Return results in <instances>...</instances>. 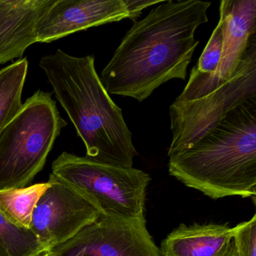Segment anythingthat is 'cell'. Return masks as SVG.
Masks as SVG:
<instances>
[{"label":"cell","mask_w":256,"mask_h":256,"mask_svg":"<svg viewBox=\"0 0 256 256\" xmlns=\"http://www.w3.org/2000/svg\"><path fill=\"white\" fill-rule=\"evenodd\" d=\"M211 2L163 0L136 22L102 72L108 94L138 102L172 79L185 80L199 41L194 32L208 22Z\"/></svg>","instance_id":"cell-1"},{"label":"cell","mask_w":256,"mask_h":256,"mask_svg":"<svg viewBox=\"0 0 256 256\" xmlns=\"http://www.w3.org/2000/svg\"><path fill=\"white\" fill-rule=\"evenodd\" d=\"M56 100L84 144L86 156L133 167L138 155L122 110L114 102L95 68L92 55L78 58L61 49L40 60Z\"/></svg>","instance_id":"cell-2"},{"label":"cell","mask_w":256,"mask_h":256,"mask_svg":"<svg viewBox=\"0 0 256 256\" xmlns=\"http://www.w3.org/2000/svg\"><path fill=\"white\" fill-rule=\"evenodd\" d=\"M168 158L172 176L212 199L254 198L256 97L234 108L194 144Z\"/></svg>","instance_id":"cell-3"},{"label":"cell","mask_w":256,"mask_h":256,"mask_svg":"<svg viewBox=\"0 0 256 256\" xmlns=\"http://www.w3.org/2000/svg\"><path fill=\"white\" fill-rule=\"evenodd\" d=\"M66 126L52 94L38 90L28 98L0 132V190L28 186Z\"/></svg>","instance_id":"cell-4"},{"label":"cell","mask_w":256,"mask_h":256,"mask_svg":"<svg viewBox=\"0 0 256 256\" xmlns=\"http://www.w3.org/2000/svg\"><path fill=\"white\" fill-rule=\"evenodd\" d=\"M50 176L88 198L102 215L145 220L146 188L150 178L144 170L64 152L52 163Z\"/></svg>","instance_id":"cell-5"},{"label":"cell","mask_w":256,"mask_h":256,"mask_svg":"<svg viewBox=\"0 0 256 256\" xmlns=\"http://www.w3.org/2000/svg\"><path fill=\"white\" fill-rule=\"evenodd\" d=\"M224 43L218 68L212 74L194 67L186 86L170 106V118L212 95L236 71L256 32V0H222L220 6Z\"/></svg>","instance_id":"cell-6"},{"label":"cell","mask_w":256,"mask_h":256,"mask_svg":"<svg viewBox=\"0 0 256 256\" xmlns=\"http://www.w3.org/2000/svg\"><path fill=\"white\" fill-rule=\"evenodd\" d=\"M256 97V36L246 49L232 77L208 98L172 116V139L168 156L194 144L228 112L246 100Z\"/></svg>","instance_id":"cell-7"},{"label":"cell","mask_w":256,"mask_h":256,"mask_svg":"<svg viewBox=\"0 0 256 256\" xmlns=\"http://www.w3.org/2000/svg\"><path fill=\"white\" fill-rule=\"evenodd\" d=\"M163 0H54L37 25V42L50 43L94 26L136 20Z\"/></svg>","instance_id":"cell-8"},{"label":"cell","mask_w":256,"mask_h":256,"mask_svg":"<svg viewBox=\"0 0 256 256\" xmlns=\"http://www.w3.org/2000/svg\"><path fill=\"white\" fill-rule=\"evenodd\" d=\"M48 180L50 187L36 206L30 229L50 252L96 221L102 214L82 193L52 176Z\"/></svg>","instance_id":"cell-9"},{"label":"cell","mask_w":256,"mask_h":256,"mask_svg":"<svg viewBox=\"0 0 256 256\" xmlns=\"http://www.w3.org/2000/svg\"><path fill=\"white\" fill-rule=\"evenodd\" d=\"M50 252L54 256H161L145 220L104 215Z\"/></svg>","instance_id":"cell-10"},{"label":"cell","mask_w":256,"mask_h":256,"mask_svg":"<svg viewBox=\"0 0 256 256\" xmlns=\"http://www.w3.org/2000/svg\"><path fill=\"white\" fill-rule=\"evenodd\" d=\"M54 0H0V65L37 42V25Z\"/></svg>","instance_id":"cell-11"},{"label":"cell","mask_w":256,"mask_h":256,"mask_svg":"<svg viewBox=\"0 0 256 256\" xmlns=\"http://www.w3.org/2000/svg\"><path fill=\"white\" fill-rule=\"evenodd\" d=\"M233 228L227 224H181L163 240L161 256H223L233 242Z\"/></svg>","instance_id":"cell-12"},{"label":"cell","mask_w":256,"mask_h":256,"mask_svg":"<svg viewBox=\"0 0 256 256\" xmlns=\"http://www.w3.org/2000/svg\"><path fill=\"white\" fill-rule=\"evenodd\" d=\"M50 186L48 180L24 188L0 190V212L16 227L30 230L36 206Z\"/></svg>","instance_id":"cell-13"},{"label":"cell","mask_w":256,"mask_h":256,"mask_svg":"<svg viewBox=\"0 0 256 256\" xmlns=\"http://www.w3.org/2000/svg\"><path fill=\"white\" fill-rule=\"evenodd\" d=\"M28 59L18 60L0 70V132L18 113L28 72Z\"/></svg>","instance_id":"cell-14"},{"label":"cell","mask_w":256,"mask_h":256,"mask_svg":"<svg viewBox=\"0 0 256 256\" xmlns=\"http://www.w3.org/2000/svg\"><path fill=\"white\" fill-rule=\"evenodd\" d=\"M0 241L11 256H42L48 252L30 229L16 227L1 212Z\"/></svg>","instance_id":"cell-15"},{"label":"cell","mask_w":256,"mask_h":256,"mask_svg":"<svg viewBox=\"0 0 256 256\" xmlns=\"http://www.w3.org/2000/svg\"><path fill=\"white\" fill-rule=\"evenodd\" d=\"M223 43V25L222 22L220 18L218 24L214 29L204 50L199 58L198 62L194 66L198 72L208 74L215 72L222 54Z\"/></svg>","instance_id":"cell-16"},{"label":"cell","mask_w":256,"mask_h":256,"mask_svg":"<svg viewBox=\"0 0 256 256\" xmlns=\"http://www.w3.org/2000/svg\"><path fill=\"white\" fill-rule=\"evenodd\" d=\"M233 241L238 256H256V214L233 228Z\"/></svg>","instance_id":"cell-17"},{"label":"cell","mask_w":256,"mask_h":256,"mask_svg":"<svg viewBox=\"0 0 256 256\" xmlns=\"http://www.w3.org/2000/svg\"><path fill=\"white\" fill-rule=\"evenodd\" d=\"M223 256H238L236 250H235L234 244V241L232 242V244H230L226 254Z\"/></svg>","instance_id":"cell-18"},{"label":"cell","mask_w":256,"mask_h":256,"mask_svg":"<svg viewBox=\"0 0 256 256\" xmlns=\"http://www.w3.org/2000/svg\"><path fill=\"white\" fill-rule=\"evenodd\" d=\"M0 256H11L8 250L6 248L1 241H0Z\"/></svg>","instance_id":"cell-19"},{"label":"cell","mask_w":256,"mask_h":256,"mask_svg":"<svg viewBox=\"0 0 256 256\" xmlns=\"http://www.w3.org/2000/svg\"><path fill=\"white\" fill-rule=\"evenodd\" d=\"M42 256H54L53 253L52 252H47L46 254H42Z\"/></svg>","instance_id":"cell-20"}]
</instances>
